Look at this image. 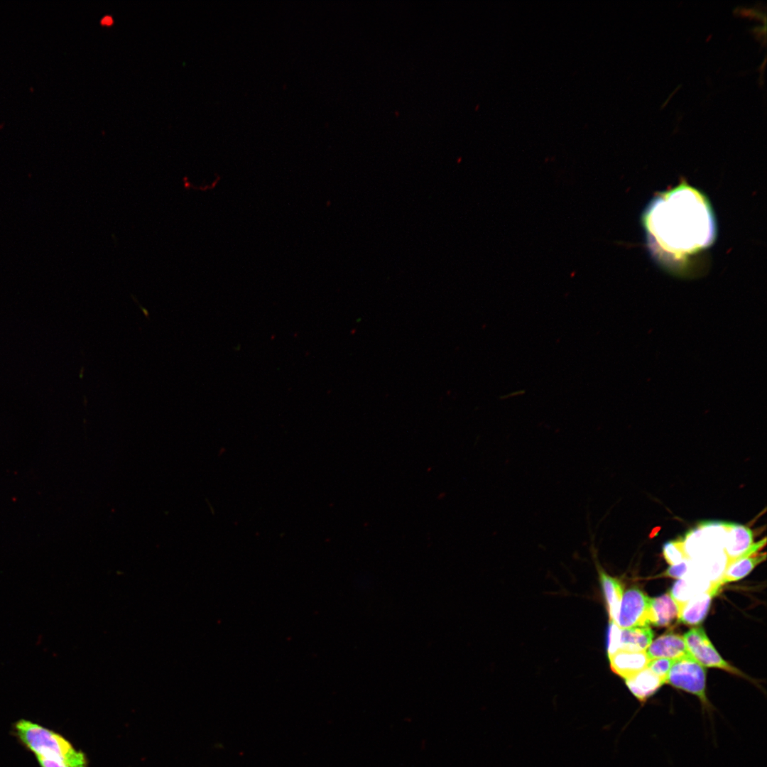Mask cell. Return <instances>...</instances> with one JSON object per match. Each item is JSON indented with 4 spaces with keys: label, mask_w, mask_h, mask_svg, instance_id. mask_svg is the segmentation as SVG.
Instances as JSON below:
<instances>
[{
    "label": "cell",
    "mask_w": 767,
    "mask_h": 767,
    "mask_svg": "<svg viewBox=\"0 0 767 767\" xmlns=\"http://www.w3.org/2000/svg\"><path fill=\"white\" fill-rule=\"evenodd\" d=\"M612 671L624 680L629 678L647 668L650 660L646 651L620 650L609 658Z\"/></svg>",
    "instance_id": "ba28073f"
},
{
    "label": "cell",
    "mask_w": 767,
    "mask_h": 767,
    "mask_svg": "<svg viewBox=\"0 0 767 767\" xmlns=\"http://www.w3.org/2000/svg\"><path fill=\"white\" fill-rule=\"evenodd\" d=\"M650 601L641 589H627L623 594L616 624L620 629L649 626Z\"/></svg>",
    "instance_id": "277c9868"
},
{
    "label": "cell",
    "mask_w": 767,
    "mask_h": 767,
    "mask_svg": "<svg viewBox=\"0 0 767 767\" xmlns=\"http://www.w3.org/2000/svg\"><path fill=\"white\" fill-rule=\"evenodd\" d=\"M679 608L669 593L651 598L650 625L665 627L670 626L678 619Z\"/></svg>",
    "instance_id": "7c38bea8"
},
{
    "label": "cell",
    "mask_w": 767,
    "mask_h": 767,
    "mask_svg": "<svg viewBox=\"0 0 767 767\" xmlns=\"http://www.w3.org/2000/svg\"><path fill=\"white\" fill-rule=\"evenodd\" d=\"M112 22H113L112 18L111 16H104L101 21V23L102 24H106V25H110V24L112 23Z\"/></svg>",
    "instance_id": "ffe728a7"
},
{
    "label": "cell",
    "mask_w": 767,
    "mask_h": 767,
    "mask_svg": "<svg viewBox=\"0 0 767 767\" xmlns=\"http://www.w3.org/2000/svg\"><path fill=\"white\" fill-rule=\"evenodd\" d=\"M646 653L650 660L658 658L676 660L692 656L683 636L673 633L663 634L652 641Z\"/></svg>",
    "instance_id": "52a82bcc"
},
{
    "label": "cell",
    "mask_w": 767,
    "mask_h": 767,
    "mask_svg": "<svg viewBox=\"0 0 767 767\" xmlns=\"http://www.w3.org/2000/svg\"><path fill=\"white\" fill-rule=\"evenodd\" d=\"M766 544V538L754 543L753 533L749 528L741 524L728 523L723 548L727 557V565L738 559L756 554Z\"/></svg>",
    "instance_id": "8992f818"
},
{
    "label": "cell",
    "mask_w": 767,
    "mask_h": 767,
    "mask_svg": "<svg viewBox=\"0 0 767 767\" xmlns=\"http://www.w3.org/2000/svg\"><path fill=\"white\" fill-rule=\"evenodd\" d=\"M654 633L650 626L621 629L620 650L646 651L653 641Z\"/></svg>",
    "instance_id": "5bb4252c"
},
{
    "label": "cell",
    "mask_w": 767,
    "mask_h": 767,
    "mask_svg": "<svg viewBox=\"0 0 767 767\" xmlns=\"http://www.w3.org/2000/svg\"><path fill=\"white\" fill-rule=\"evenodd\" d=\"M621 629L614 621H609L607 629V654L608 658L613 656L620 649Z\"/></svg>",
    "instance_id": "2e32d148"
},
{
    "label": "cell",
    "mask_w": 767,
    "mask_h": 767,
    "mask_svg": "<svg viewBox=\"0 0 767 767\" xmlns=\"http://www.w3.org/2000/svg\"><path fill=\"white\" fill-rule=\"evenodd\" d=\"M690 564V560H687L678 564L670 565L658 577H671L678 580L683 578L687 574Z\"/></svg>",
    "instance_id": "ac0fdd59"
},
{
    "label": "cell",
    "mask_w": 767,
    "mask_h": 767,
    "mask_svg": "<svg viewBox=\"0 0 767 767\" xmlns=\"http://www.w3.org/2000/svg\"><path fill=\"white\" fill-rule=\"evenodd\" d=\"M12 729L18 741L35 756L60 761L68 767L88 766L85 754L76 750L67 739L53 730L25 719L13 723Z\"/></svg>",
    "instance_id": "7a4b0ae2"
},
{
    "label": "cell",
    "mask_w": 767,
    "mask_h": 767,
    "mask_svg": "<svg viewBox=\"0 0 767 767\" xmlns=\"http://www.w3.org/2000/svg\"><path fill=\"white\" fill-rule=\"evenodd\" d=\"M40 767H68L65 763L40 756H36Z\"/></svg>",
    "instance_id": "d6986e66"
},
{
    "label": "cell",
    "mask_w": 767,
    "mask_h": 767,
    "mask_svg": "<svg viewBox=\"0 0 767 767\" xmlns=\"http://www.w3.org/2000/svg\"><path fill=\"white\" fill-rule=\"evenodd\" d=\"M673 661L674 660L665 658L651 659L647 665V668L662 679L665 684V679Z\"/></svg>",
    "instance_id": "e0dca14e"
},
{
    "label": "cell",
    "mask_w": 767,
    "mask_h": 767,
    "mask_svg": "<svg viewBox=\"0 0 767 767\" xmlns=\"http://www.w3.org/2000/svg\"><path fill=\"white\" fill-rule=\"evenodd\" d=\"M663 555L670 565L690 560L685 553L682 538L666 542L663 546Z\"/></svg>",
    "instance_id": "9a60e30c"
},
{
    "label": "cell",
    "mask_w": 767,
    "mask_h": 767,
    "mask_svg": "<svg viewBox=\"0 0 767 767\" xmlns=\"http://www.w3.org/2000/svg\"><path fill=\"white\" fill-rule=\"evenodd\" d=\"M683 638L690 653L704 667L717 668L733 674H740L719 656L702 627L690 629Z\"/></svg>",
    "instance_id": "5b68a950"
},
{
    "label": "cell",
    "mask_w": 767,
    "mask_h": 767,
    "mask_svg": "<svg viewBox=\"0 0 767 767\" xmlns=\"http://www.w3.org/2000/svg\"><path fill=\"white\" fill-rule=\"evenodd\" d=\"M665 684L696 696L705 711L711 714L712 705L706 694V670L692 656L674 660Z\"/></svg>",
    "instance_id": "3957f363"
},
{
    "label": "cell",
    "mask_w": 767,
    "mask_h": 767,
    "mask_svg": "<svg viewBox=\"0 0 767 767\" xmlns=\"http://www.w3.org/2000/svg\"><path fill=\"white\" fill-rule=\"evenodd\" d=\"M766 557V553H756L732 562L727 566L719 580L714 584H711L709 589L717 594L723 585L746 577L758 564L763 562Z\"/></svg>",
    "instance_id": "30bf717a"
},
{
    "label": "cell",
    "mask_w": 767,
    "mask_h": 767,
    "mask_svg": "<svg viewBox=\"0 0 767 767\" xmlns=\"http://www.w3.org/2000/svg\"><path fill=\"white\" fill-rule=\"evenodd\" d=\"M624 681L630 692L642 704L665 684L662 679L647 668Z\"/></svg>",
    "instance_id": "8fae6325"
},
{
    "label": "cell",
    "mask_w": 767,
    "mask_h": 767,
    "mask_svg": "<svg viewBox=\"0 0 767 767\" xmlns=\"http://www.w3.org/2000/svg\"><path fill=\"white\" fill-rule=\"evenodd\" d=\"M642 221L648 246L658 258L678 260L692 256L709 246L716 236L708 199L685 182L658 194Z\"/></svg>",
    "instance_id": "6da1fadb"
},
{
    "label": "cell",
    "mask_w": 767,
    "mask_h": 767,
    "mask_svg": "<svg viewBox=\"0 0 767 767\" xmlns=\"http://www.w3.org/2000/svg\"><path fill=\"white\" fill-rule=\"evenodd\" d=\"M597 570L609 621L616 623L623 597L622 584L618 579L609 575L599 566H597Z\"/></svg>",
    "instance_id": "4fadbf2b"
},
{
    "label": "cell",
    "mask_w": 767,
    "mask_h": 767,
    "mask_svg": "<svg viewBox=\"0 0 767 767\" xmlns=\"http://www.w3.org/2000/svg\"><path fill=\"white\" fill-rule=\"evenodd\" d=\"M714 596L709 589L696 594L679 609L678 620L685 625L700 624L707 615Z\"/></svg>",
    "instance_id": "9c48e42d"
}]
</instances>
